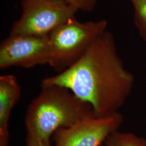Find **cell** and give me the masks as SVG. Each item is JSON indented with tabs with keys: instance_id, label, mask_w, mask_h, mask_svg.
Returning a JSON list of instances; mask_svg holds the SVG:
<instances>
[{
	"instance_id": "1",
	"label": "cell",
	"mask_w": 146,
	"mask_h": 146,
	"mask_svg": "<svg viewBox=\"0 0 146 146\" xmlns=\"http://www.w3.org/2000/svg\"><path fill=\"white\" fill-rule=\"evenodd\" d=\"M134 76L118 56L112 33L105 31L68 68L41 85L64 87L92 106L98 116L118 112L130 95Z\"/></svg>"
},
{
	"instance_id": "2",
	"label": "cell",
	"mask_w": 146,
	"mask_h": 146,
	"mask_svg": "<svg viewBox=\"0 0 146 146\" xmlns=\"http://www.w3.org/2000/svg\"><path fill=\"white\" fill-rule=\"evenodd\" d=\"M94 116L98 115L92 106L69 89L56 85H41L39 95L27 108L25 123L27 135L50 141L58 129Z\"/></svg>"
},
{
	"instance_id": "3",
	"label": "cell",
	"mask_w": 146,
	"mask_h": 146,
	"mask_svg": "<svg viewBox=\"0 0 146 146\" xmlns=\"http://www.w3.org/2000/svg\"><path fill=\"white\" fill-rule=\"evenodd\" d=\"M106 20L82 23L74 16L48 35L51 48L50 65L60 72L73 64L91 43L106 31Z\"/></svg>"
},
{
	"instance_id": "4",
	"label": "cell",
	"mask_w": 146,
	"mask_h": 146,
	"mask_svg": "<svg viewBox=\"0 0 146 146\" xmlns=\"http://www.w3.org/2000/svg\"><path fill=\"white\" fill-rule=\"evenodd\" d=\"M21 6L22 14L10 35L48 36L78 11L60 0H21Z\"/></svg>"
},
{
	"instance_id": "5",
	"label": "cell",
	"mask_w": 146,
	"mask_h": 146,
	"mask_svg": "<svg viewBox=\"0 0 146 146\" xmlns=\"http://www.w3.org/2000/svg\"><path fill=\"white\" fill-rule=\"evenodd\" d=\"M51 48L48 36L9 35L0 45V68H30L50 64Z\"/></svg>"
},
{
	"instance_id": "6",
	"label": "cell",
	"mask_w": 146,
	"mask_h": 146,
	"mask_svg": "<svg viewBox=\"0 0 146 146\" xmlns=\"http://www.w3.org/2000/svg\"><path fill=\"white\" fill-rule=\"evenodd\" d=\"M123 121L119 112L85 118L70 127L58 129L54 133V146H101Z\"/></svg>"
},
{
	"instance_id": "7",
	"label": "cell",
	"mask_w": 146,
	"mask_h": 146,
	"mask_svg": "<svg viewBox=\"0 0 146 146\" xmlns=\"http://www.w3.org/2000/svg\"><path fill=\"white\" fill-rule=\"evenodd\" d=\"M21 87L12 74L0 76V146H8L9 120L12 109L21 97Z\"/></svg>"
},
{
	"instance_id": "8",
	"label": "cell",
	"mask_w": 146,
	"mask_h": 146,
	"mask_svg": "<svg viewBox=\"0 0 146 146\" xmlns=\"http://www.w3.org/2000/svg\"><path fill=\"white\" fill-rule=\"evenodd\" d=\"M104 146H146V139L131 133L116 131L110 134Z\"/></svg>"
},
{
	"instance_id": "9",
	"label": "cell",
	"mask_w": 146,
	"mask_h": 146,
	"mask_svg": "<svg viewBox=\"0 0 146 146\" xmlns=\"http://www.w3.org/2000/svg\"><path fill=\"white\" fill-rule=\"evenodd\" d=\"M134 10V23L139 33L146 41V0H129Z\"/></svg>"
},
{
	"instance_id": "10",
	"label": "cell",
	"mask_w": 146,
	"mask_h": 146,
	"mask_svg": "<svg viewBox=\"0 0 146 146\" xmlns=\"http://www.w3.org/2000/svg\"><path fill=\"white\" fill-rule=\"evenodd\" d=\"M70 3L78 10L91 12L96 7L97 0H60Z\"/></svg>"
},
{
	"instance_id": "11",
	"label": "cell",
	"mask_w": 146,
	"mask_h": 146,
	"mask_svg": "<svg viewBox=\"0 0 146 146\" xmlns=\"http://www.w3.org/2000/svg\"><path fill=\"white\" fill-rule=\"evenodd\" d=\"M26 146H53L50 141H43L27 135Z\"/></svg>"
},
{
	"instance_id": "12",
	"label": "cell",
	"mask_w": 146,
	"mask_h": 146,
	"mask_svg": "<svg viewBox=\"0 0 146 146\" xmlns=\"http://www.w3.org/2000/svg\"><path fill=\"white\" fill-rule=\"evenodd\" d=\"M101 146H104V145H103V144H102V145Z\"/></svg>"
}]
</instances>
